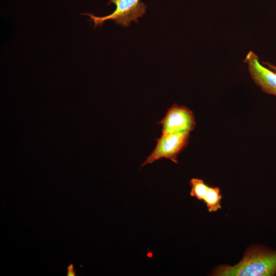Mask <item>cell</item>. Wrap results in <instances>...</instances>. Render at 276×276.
Returning a JSON list of instances; mask_svg holds the SVG:
<instances>
[{"label": "cell", "mask_w": 276, "mask_h": 276, "mask_svg": "<svg viewBox=\"0 0 276 276\" xmlns=\"http://www.w3.org/2000/svg\"><path fill=\"white\" fill-rule=\"evenodd\" d=\"M276 274V250L262 246H251L237 264L220 265L214 269L213 275L271 276Z\"/></svg>", "instance_id": "obj_1"}, {"label": "cell", "mask_w": 276, "mask_h": 276, "mask_svg": "<svg viewBox=\"0 0 276 276\" xmlns=\"http://www.w3.org/2000/svg\"><path fill=\"white\" fill-rule=\"evenodd\" d=\"M113 3L116 7L114 11L106 16L98 17L91 13L83 15L90 17L94 22V28L101 26L108 20H113L116 24L124 27H128L131 22H139V18L146 13V5L141 0H109L107 5Z\"/></svg>", "instance_id": "obj_2"}, {"label": "cell", "mask_w": 276, "mask_h": 276, "mask_svg": "<svg viewBox=\"0 0 276 276\" xmlns=\"http://www.w3.org/2000/svg\"><path fill=\"white\" fill-rule=\"evenodd\" d=\"M189 136V131L162 133L160 137L156 139L154 149L141 166L152 164L162 158L177 163V155L187 145Z\"/></svg>", "instance_id": "obj_3"}, {"label": "cell", "mask_w": 276, "mask_h": 276, "mask_svg": "<svg viewBox=\"0 0 276 276\" xmlns=\"http://www.w3.org/2000/svg\"><path fill=\"white\" fill-rule=\"evenodd\" d=\"M162 125V133L191 131L195 126L193 112L187 107L173 105L165 116L158 122Z\"/></svg>", "instance_id": "obj_4"}, {"label": "cell", "mask_w": 276, "mask_h": 276, "mask_svg": "<svg viewBox=\"0 0 276 276\" xmlns=\"http://www.w3.org/2000/svg\"><path fill=\"white\" fill-rule=\"evenodd\" d=\"M244 62L255 83L265 93L276 96V73L263 66L258 56L252 51L247 53Z\"/></svg>", "instance_id": "obj_5"}, {"label": "cell", "mask_w": 276, "mask_h": 276, "mask_svg": "<svg viewBox=\"0 0 276 276\" xmlns=\"http://www.w3.org/2000/svg\"><path fill=\"white\" fill-rule=\"evenodd\" d=\"M221 199L222 195L220 188L209 186L206 194L203 200L208 211L210 213L215 212L221 209Z\"/></svg>", "instance_id": "obj_6"}, {"label": "cell", "mask_w": 276, "mask_h": 276, "mask_svg": "<svg viewBox=\"0 0 276 276\" xmlns=\"http://www.w3.org/2000/svg\"><path fill=\"white\" fill-rule=\"evenodd\" d=\"M189 184L191 187L190 196L200 201H203L209 186L202 179L197 178H192Z\"/></svg>", "instance_id": "obj_7"}, {"label": "cell", "mask_w": 276, "mask_h": 276, "mask_svg": "<svg viewBox=\"0 0 276 276\" xmlns=\"http://www.w3.org/2000/svg\"><path fill=\"white\" fill-rule=\"evenodd\" d=\"M263 64L266 65L267 67L276 73V66L269 62H262Z\"/></svg>", "instance_id": "obj_8"}]
</instances>
